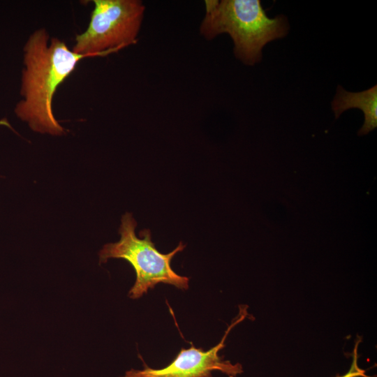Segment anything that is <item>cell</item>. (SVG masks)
I'll use <instances>...</instances> for the list:
<instances>
[{"label":"cell","mask_w":377,"mask_h":377,"mask_svg":"<svg viewBox=\"0 0 377 377\" xmlns=\"http://www.w3.org/2000/svg\"><path fill=\"white\" fill-rule=\"evenodd\" d=\"M20 94L14 112L35 132L61 135L65 129L54 117V95L59 86L89 55L77 54L65 42L51 38L45 29L34 31L24 48Z\"/></svg>","instance_id":"6da1fadb"},{"label":"cell","mask_w":377,"mask_h":377,"mask_svg":"<svg viewBox=\"0 0 377 377\" xmlns=\"http://www.w3.org/2000/svg\"><path fill=\"white\" fill-rule=\"evenodd\" d=\"M205 6L200 34L212 40L221 34H228L235 57L245 65L260 62L264 46L288 33L286 17H269L259 0H206Z\"/></svg>","instance_id":"7a4b0ae2"},{"label":"cell","mask_w":377,"mask_h":377,"mask_svg":"<svg viewBox=\"0 0 377 377\" xmlns=\"http://www.w3.org/2000/svg\"><path fill=\"white\" fill-rule=\"evenodd\" d=\"M136 226L132 214L125 213L119 229L120 239L103 246L98 253L99 263H105L110 258H122L132 265L136 274L135 282L128 292V297L132 299L142 297L160 283L187 290L189 279L177 274L170 265L173 257L183 251L186 245L180 242L172 251L161 253L151 241L150 230L140 231L138 237L135 232Z\"/></svg>","instance_id":"3957f363"},{"label":"cell","mask_w":377,"mask_h":377,"mask_svg":"<svg viewBox=\"0 0 377 377\" xmlns=\"http://www.w3.org/2000/svg\"><path fill=\"white\" fill-rule=\"evenodd\" d=\"M87 29L75 37L72 51L105 57L137 42L145 7L140 0H94Z\"/></svg>","instance_id":"277c9868"},{"label":"cell","mask_w":377,"mask_h":377,"mask_svg":"<svg viewBox=\"0 0 377 377\" xmlns=\"http://www.w3.org/2000/svg\"><path fill=\"white\" fill-rule=\"evenodd\" d=\"M244 317L240 316L232 323L220 343L208 350L205 351L192 345L188 349L182 348L176 357L163 368L152 369L146 366L142 369H131L121 377H212L214 371L235 377L243 372L242 365L223 360L219 355V351L224 347L225 339L230 329Z\"/></svg>","instance_id":"5b68a950"},{"label":"cell","mask_w":377,"mask_h":377,"mask_svg":"<svg viewBox=\"0 0 377 377\" xmlns=\"http://www.w3.org/2000/svg\"><path fill=\"white\" fill-rule=\"evenodd\" d=\"M350 108L360 109L364 115V121L358 131V135L368 134L377 127V86L360 91L350 92L338 86L332 102V109L337 119L341 114Z\"/></svg>","instance_id":"8992f818"},{"label":"cell","mask_w":377,"mask_h":377,"mask_svg":"<svg viewBox=\"0 0 377 377\" xmlns=\"http://www.w3.org/2000/svg\"><path fill=\"white\" fill-rule=\"evenodd\" d=\"M359 342L360 340H358L355 345L353 353V360L348 371L342 376H337L336 377H370L366 374L365 370L359 367L357 364V348Z\"/></svg>","instance_id":"52a82bcc"},{"label":"cell","mask_w":377,"mask_h":377,"mask_svg":"<svg viewBox=\"0 0 377 377\" xmlns=\"http://www.w3.org/2000/svg\"><path fill=\"white\" fill-rule=\"evenodd\" d=\"M0 125H4V126H10V124L8 122V121L5 119H1L0 120Z\"/></svg>","instance_id":"ba28073f"}]
</instances>
